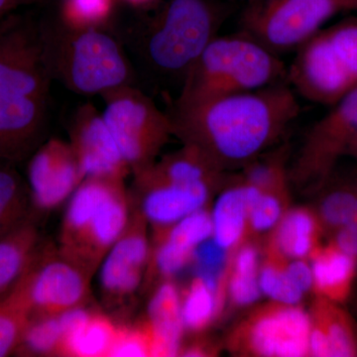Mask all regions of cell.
<instances>
[{
    "label": "cell",
    "mask_w": 357,
    "mask_h": 357,
    "mask_svg": "<svg viewBox=\"0 0 357 357\" xmlns=\"http://www.w3.org/2000/svg\"><path fill=\"white\" fill-rule=\"evenodd\" d=\"M356 203L357 198L351 192H333L324 199L321 215L328 225L344 227L349 222Z\"/></svg>",
    "instance_id": "d6a6232c"
},
{
    "label": "cell",
    "mask_w": 357,
    "mask_h": 357,
    "mask_svg": "<svg viewBox=\"0 0 357 357\" xmlns=\"http://www.w3.org/2000/svg\"><path fill=\"white\" fill-rule=\"evenodd\" d=\"M112 0H64L60 20L79 28H105L112 13Z\"/></svg>",
    "instance_id": "f1b7e54d"
},
{
    "label": "cell",
    "mask_w": 357,
    "mask_h": 357,
    "mask_svg": "<svg viewBox=\"0 0 357 357\" xmlns=\"http://www.w3.org/2000/svg\"><path fill=\"white\" fill-rule=\"evenodd\" d=\"M53 81L41 20L17 13L0 21V161L15 165L41 145Z\"/></svg>",
    "instance_id": "7a4b0ae2"
},
{
    "label": "cell",
    "mask_w": 357,
    "mask_h": 357,
    "mask_svg": "<svg viewBox=\"0 0 357 357\" xmlns=\"http://www.w3.org/2000/svg\"><path fill=\"white\" fill-rule=\"evenodd\" d=\"M222 7L211 0H165L124 34L122 43L147 76L180 82L217 32Z\"/></svg>",
    "instance_id": "3957f363"
},
{
    "label": "cell",
    "mask_w": 357,
    "mask_h": 357,
    "mask_svg": "<svg viewBox=\"0 0 357 357\" xmlns=\"http://www.w3.org/2000/svg\"><path fill=\"white\" fill-rule=\"evenodd\" d=\"M258 252L255 246L244 245L237 251L229 280L230 299L237 306H248L260 298Z\"/></svg>",
    "instance_id": "7402d4cb"
},
{
    "label": "cell",
    "mask_w": 357,
    "mask_h": 357,
    "mask_svg": "<svg viewBox=\"0 0 357 357\" xmlns=\"http://www.w3.org/2000/svg\"><path fill=\"white\" fill-rule=\"evenodd\" d=\"M147 255V241L141 232L119 237L102 264L100 283L103 290L114 295L133 292L139 285Z\"/></svg>",
    "instance_id": "9a60e30c"
},
{
    "label": "cell",
    "mask_w": 357,
    "mask_h": 357,
    "mask_svg": "<svg viewBox=\"0 0 357 357\" xmlns=\"http://www.w3.org/2000/svg\"><path fill=\"white\" fill-rule=\"evenodd\" d=\"M316 222L307 211L293 210L282 217L274 236L275 250L283 257L303 259L311 253Z\"/></svg>",
    "instance_id": "d6986e66"
},
{
    "label": "cell",
    "mask_w": 357,
    "mask_h": 357,
    "mask_svg": "<svg viewBox=\"0 0 357 357\" xmlns=\"http://www.w3.org/2000/svg\"><path fill=\"white\" fill-rule=\"evenodd\" d=\"M290 84L218 96L168 112L173 134L199 148L222 170L246 165L280 137L299 115Z\"/></svg>",
    "instance_id": "6da1fadb"
},
{
    "label": "cell",
    "mask_w": 357,
    "mask_h": 357,
    "mask_svg": "<svg viewBox=\"0 0 357 357\" xmlns=\"http://www.w3.org/2000/svg\"><path fill=\"white\" fill-rule=\"evenodd\" d=\"M349 148H351V149L357 153V136L354 138V141H352L351 144L349 145Z\"/></svg>",
    "instance_id": "7bdbcfd3"
},
{
    "label": "cell",
    "mask_w": 357,
    "mask_h": 357,
    "mask_svg": "<svg viewBox=\"0 0 357 357\" xmlns=\"http://www.w3.org/2000/svg\"><path fill=\"white\" fill-rule=\"evenodd\" d=\"M103 121L129 168L136 173L152 165L154 157L173 134L168 112H162L134 84L102 96Z\"/></svg>",
    "instance_id": "52a82bcc"
},
{
    "label": "cell",
    "mask_w": 357,
    "mask_h": 357,
    "mask_svg": "<svg viewBox=\"0 0 357 357\" xmlns=\"http://www.w3.org/2000/svg\"><path fill=\"white\" fill-rule=\"evenodd\" d=\"M30 309L65 311L76 307L84 293V281L67 263H47L36 273L24 274L17 283Z\"/></svg>",
    "instance_id": "4fadbf2b"
},
{
    "label": "cell",
    "mask_w": 357,
    "mask_h": 357,
    "mask_svg": "<svg viewBox=\"0 0 357 357\" xmlns=\"http://www.w3.org/2000/svg\"><path fill=\"white\" fill-rule=\"evenodd\" d=\"M150 356H174L181 347L185 326L182 318V300L172 283L160 286L150 301Z\"/></svg>",
    "instance_id": "2e32d148"
},
{
    "label": "cell",
    "mask_w": 357,
    "mask_h": 357,
    "mask_svg": "<svg viewBox=\"0 0 357 357\" xmlns=\"http://www.w3.org/2000/svg\"><path fill=\"white\" fill-rule=\"evenodd\" d=\"M285 271L294 285L304 294L314 284L312 268L303 259H294L293 262L285 266Z\"/></svg>",
    "instance_id": "d590c367"
},
{
    "label": "cell",
    "mask_w": 357,
    "mask_h": 357,
    "mask_svg": "<svg viewBox=\"0 0 357 357\" xmlns=\"http://www.w3.org/2000/svg\"><path fill=\"white\" fill-rule=\"evenodd\" d=\"M354 266V257L340 250L319 253L311 266L314 284L323 292H333L349 281Z\"/></svg>",
    "instance_id": "484cf974"
},
{
    "label": "cell",
    "mask_w": 357,
    "mask_h": 357,
    "mask_svg": "<svg viewBox=\"0 0 357 357\" xmlns=\"http://www.w3.org/2000/svg\"><path fill=\"white\" fill-rule=\"evenodd\" d=\"M220 289L208 285L197 276L182 300V318L185 328L203 330L213 321L220 307Z\"/></svg>",
    "instance_id": "603a6c76"
},
{
    "label": "cell",
    "mask_w": 357,
    "mask_h": 357,
    "mask_svg": "<svg viewBox=\"0 0 357 357\" xmlns=\"http://www.w3.org/2000/svg\"><path fill=\"white\" fill-rule=\"evenodd\" d=\"M47 62L54 81L79 95H105L133 84L135 70L124 45L105 28H79L41 20Z\"/></svg>",
    "instance_id": "277c9868"
},
{
    "label": "cell",
    "mask_w": 357,
    "mask_h": 357,
    "mask_svg": "<svg viewBox=\"0 0 357 357\" xmlns=\"http://www.w3.org/2000/svg\"><path fill=\"white\" fill-rule=\"evenodd\" d=\"M43 0H0V21L17 13L24 7L39 3Z\"/></svg>",
    "instance_id": "f35d334b"
},
{
    "label": "cell",
    "mask_w": 357,
    "mask_h": 357,
    "mask_svg": "<svg viewBox=\"0 0 357 357\" xmlns=\"http://www.w3.org/2000/svg\"><path fill=\"white\" fill-rule=\"evenodd\" d=\"M357 136V86L314 124L298 158L295 172L301 181L326 172L335 156Z\"/></svg>",
    "instance_id": "30bf717a"
},
{
    "label": "cell",
    "mask_w": 357,
    "mask_h": 357,
    "mask_svg": "<svg viewBox=\"0 0 357 357\" xmlns=\"http://www.w3.org/2000/svg\"><path fill=\"white\" fill-rule=\"evenodd\" d=\"M288 81L307 100L332 105L357 86V17L321 28L297 50Z\"/></svg>",
    "instance_id": "8992f818"
},
{
    "label": "cell",
    "mask_w": 357,
    "mask_h": 357,
    "mask_svg": "<svg viewBox=\"0 0 357 357\" xmlns=\"http://www.w3.org/2000/svg\"><path fill=\"white\" fill-rule=\"evenodd\" d=\"M317 326L325 333L330 347V356L347 357L354 354V345L349 331L340 321H333L326 325Z\"/></svg>",
    "instance_id": "e575fe53"
},
{
    "label": "cell",
    "mask_w": 357,
    "mask_h": 357,
    "mask_svg": "<svg viewBox=\"0 0 357 357\" xmlns=\"http://www.w3.org/2000/svg\"><path fill=\"white\" fill-rule=\"evenodd\" d=\"M211 238L225 250L241 243L248 225V206L243 182L222 192L211 213Z\"/></svg>",
    "instance_id": "e0dca14e"
},
{
    "label": "cell",
    "mask_w": 357,
    "mask_h": 357,
    "mask_svg": "<svg viewBox=\"0 0 357 357\" xmlns=\"http://www.w3.org/2000/svg\"><path fill=\"white\" fill-rule=\"evenodd\" d=\"M116 332L109 321L102 318L89 319L76 332L63 340L62 344L72 356L93 357L107 356Z\"/></svg>",
    "instance_id": "cb8c5ba5"
},
{
    "label": "cell",
    "mask_w": 357,
    "mask_h": 357,
    "mask_svg": "<svg viewBox=\"0 0 357 357\" xmlns=\"http://www.w3.org/2000/svg\"><path fill=\"white\" fill-rule=\"evenodd\" d=\"M211 236V213L201 208L176 222L165 241L177 250L192 256L195 249Z\"/></svg>",
    "instance_id": "83f0119b"
},
{
    "label": "cell",
    "mask_w": 357,
    "mask_h": 357,
    "mask_svg": "<svg viewBox=\"0 0 357 357\" xmlns=\"http://www.w3.org/2000/svg\"><path fill=\"white\" fill-rule=\"evenodd\" d=\"M74 115L70 146L84 178H121L129 166L103 121L102 112L86 103Z\"/></svg>",
    "instance_id": "8fae6325"
},
{
    "label": "cell",
    "mask_w": 357,
    "mask_h": 357,
    "mask_svg": "<svg viewBox=\"0 0 357 357\" xmlns=\"http://www.w3.org/2000/svg\"><path fill=\"white\" fill-rule=\"evenodd\" d=\"M13 166L0 161V237L25 222V185Z\"/></svg>",
    "instance_id": "44dd1931"
},
{
    "label": "cell",
    "mask_w": 357,
    "mask_h": 357,
    "mask_svg": "<svg viewBox=\"0 0 357 357\" xmlns=\"http://www.w3.org/2000/svg\"><path fill=\"white\" fill-rule=\"evenodd\" d=\"M109 356L140 357L150 356V340L148 333H117L110 347Z\"/></svg>",
    "instance_id": "836d02e7"
},
{
    "label": "cell",
    "mask_w": 357,
    "mask_h": 357,
    "mask_svg": "<svg viewBox=\"0 0 357 357\" xmlns=\"http://www.w3.org/2000/svg\"><path fill=\"white\" fill-rule=\"evenodd\" d=\"M338 250L351 256L357 255V231L351 227H344L337 236Z\"/></svg>",
    "instance_id": "74e56055"
},
{
    "label": "cell",
    "mask_w": 357,
    "mask_h": 357,
    "mask_svg": "<svg viewBox=\"0 0 357 357\" xmlns=\"http://www.w3.org/2000/svg\"><path fill=\"white\" fill-rule=\"evenodd\" d=\"M344 11H357V0H335Z\"/></svg>",
    "instance_id": "ab89813d"
},
{
    "label": "cell",
    "mask_w": 357,
    "mask_h": 357,
    "mask_svg": "<svg viewBox=\"0 0 357 357\" xmlns=\"http://www.w3.org/2000/svg\"><path fill=\"white\" fill-rule=\"evenodd\" d=\"M29 305L17 286L0 302V357L6 356L22 340L28 324Z\"/></svg>",
    "instance_id": "d4e9b609"
},
{
    "label": "cell",
    "mask_w": 357,
    "mask_h": 357,
    "mask_svg": "<svg viewBox=\"0 0 357 357\" xmlns=\"http://www.w3.org/2000/svg\"><path fill=\"white\" fill-rule=\"evenodd\" d=\"M258 279L261 293L276 303L297 305L304 296L286 274L285 267L280 266L278 263L265 264L259 271Z\"/></svg>",
    "instance_id": "f546056e"
},
{
    "label": "cell",
    "mask_w": 357,
    "mask_h": 357,
    "mask_svg": "<svg viewBox=\"0 0 357 357\" xmlns=\"http://www.w3.org/2000/svg\"><path fill=\"white\" fill-rule=\"evenodd\" d=\"M345 227H351V229L356 230L357 231V203L356 208H354V213H352L351 218H349V222Z\"/></svg>",
    "instance_id": "60d3db41"
},
{
    "label": "cell",
    "mask_w": 357,
    "mask_h": 357,
    "mask_svg": "<svg viewBox=\"0 0 357 357\" xmlns=\"http://www.w3.org/2000/svg\"><path fill=\"white\" fill-rule=\"evenodd\" d=\"M138 174L151 187L143 204L145 215L158 225H175L194 211L203 208L213 185L208 183L172 184L154 177L146 169Z\"/></svg>",
    "instance_id": "5bb4252c"
},
{
    "label": "cell",
    "mask_w": 357,
    "mask_h": 357,
    "mask_svg": "<svg viewBox=\"0 0 357 357\" xmlns=\"http://www.w3.org/2000/svg\"><path fill=\"white\" fill-rule=\"evenodd\" d=\"M28 177L35 203L50 208L64 201L84 175L72 146L50 140L34 152Z\"/></svg>",
    "instance_id": "7c38bea8"
},
{
    "label": "cell",
    "mask_w": 357,
    "mask_h": 357,
    "mask_svg": "<svg viewBox=\"0 0 357 357\" xmlns=\"http://www.w3.org/2000/svg\"><path fill=\"white\" fill-rule=\"evenodd\" d=\"M129 3L133 4V6H141L144 4L150 3L152 0H126Z\"/></svg>",
    "instance_id": "b9f144b4"
},
{
    "label": "cell",
    "mask_w": 357,
    "mask_h": 357,
    "mask_svg": "<svg viewBox=\"0 0 357 357\" xmlns=\"http://www.w3.org/2000/svg\"><path fill=\"white\" fill-rule=\"evenodd\" d=\"M91 318V317L86 310L79 309V307H70V309L63 311L62 314L58 317L63 331V340L70 333L76 332L77 330L82 328L84 324L88 323Z\"/></svg>",
    "instance_id": "8d00e7d4"
},
{
    "label": "cell",
    "mask_w": 357,
    "mask_h": 357,
    "mask_svg": "<svg viewBox=\"0 0 357 357\" xmlns=\"http://www.w3.org/2000/svg\"><path fill=\"white\" fill-rule=\"evenodd\" d=\"M227 259V250L211 237L195 249L192 260L195 261L197 276L211 283L222 284Z\"/></svg>",
    "instance_id": "4dcf8cb0"
},
{
    "label": "cell",
    "mask_w": 357,
    "mask_h": 357,
    "mask_svg": "<svg viewBox=\"0 0 357 357\" xmlns=\"http://www.w3.org/2000/svg\"><path fill=\"white\" fill-rule=\"evenodd\" d=\"M311 328V319L302 307L276 303L255 312L239 328L236 347L255 356H306Z\"/></svg>",
    "instance_id": "9c48e42d"
},
{
    "label": "cell",
    "mask_w": 357,
    "mask_h": 357,
    "mask_svg": "<svg viewBox=\"0 0 357 357\" xmlns=\"http://www.w3.org/2000/svg\"><path fill=\"white\" fill-rule=\"evenodd\" d=\"M63 331L58 318H46L28 324L22 340L26 349L33 354H48L62 344Z\"/></svg>",
    "instance_id": "1f68e13d"
},
{
    "label": "cell",
    "mask_w": 357,
    "mask_h": 357,
    "mask_svg": "<svg viewBox=\"0 0 357 357\" xmlns=\"http://www.w3.org/2000/svg\"><path fill=\"white\" fill-rule=\"evenodd\" d=\"M287 77L278 55L246 35L215 37L185 76L174 105L266 88Z\"/></svg>",
    "instance_id": "5b68a950"
},
{
    "label": "cell",
    "mask_w": 357,
    "mask_h": 357,
    "mask_svg": "<svg viewBox=\"0 0 357 357\" xmlns=\"http://www.w3.org/2000/svg\"><path fill=\"white\" fill-rule=\"evenodd\" d=\"M248 206V225L257 232L267 231L282 218V192L263 191L243 181Z\"/></svg>",
    "instance_id": "4316f807"
},
{
    "label": "cell",
    "mask_w": 357,
    "mask_h": 357,
    "mask_svg": "<svg viewBox=\"0 0 357 357\" xmlns=\"http://www.w3.org/2000/svg\"><path fill=\"white\" fill-rule=\"evenodd\" d=\"M340 13L335 0H248L241 32L278 55L298 50Z\"/></svg>",
    "instance_id": "ba28073f"
},
{
    "label": "cell",
    "mask_w": 357,
    "mask_h": 357,
    "mask_svg": "<svg viewBox=\"0 0 357 357\" xmlns=\"http://www.w3.org/2000/svg\"><path fill=\"white\" fill-rule=\"evenodd\" d=\"M34 241V230L25 222L0 237V294L15 287L24 276Z\"/></svg>",
    "instance_id": "ac0fdd59"
},
{
    "label": "cell",
    "mask_w": 357,
    "mask_h": 357,
    "mask_svg": "<svg viewBox=\"0 0 357 357\" xmlns=\"http://www.w3.org/2000/svg\"><path fill=\"white\" fill-rule=\"evenodd\" d=\"M122 201L117 187L91 218L83 237L96 248H109L121 236L128 220V211Z\"/></svg>",
    "instance_id": "ffe728a7"
}]
</instances>
